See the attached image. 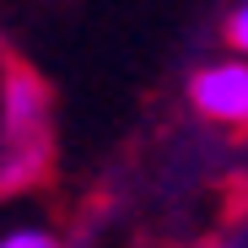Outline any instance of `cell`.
<instances>
[{"label":"cell","instance_id":"1","mask_svg":"<svg viewBox=\"0 0 248 248\" xmlns=\"http://www.w3.org/2000/svg\"><path fill=\"white\" fill-rule=\"evenodd\" d=\"M49 92L32 76L11 70L0 87V189H22L49 162Z\"/></svg>","mask_w":248,"mask_h":248},{"label":"cell","instance_id":"2","mask_svg":"<svg viewBox=\"0 0 248 248\" xmlns=\"http://www.w3.org/2000/svg\"><path fill=\"white\" fill-rule=\"evenodd\" d=\"M189 103H194L200 119L227 124V130H243L248 124V60L243 54L205 60L189 76Z\"/></svg>","mask_w":248,"mask_h":248},{"label":"cell","instance_id":"3","mask_svg":"<svg viewBox=\"0 0 248 248\" xmlns=\"http://www.w3.org/2000/svg\"><path fill=\"white\" fill-rule=\"evenodd\" d=\"M0 248H65V243H60V232L44 227V221H22V227H6V232H0Z\"/></svg>","mask_w":248,"mask_h":248},{"label":"cell","instance_id":"4","mask_svg":"<svg viewBox=\"0 0 248 248\" xmlns=\"http://www.w3.org/2000/svg\"><path fill=\"white\" fill-rule=\"evenodd\" d=\"M227 54L248 60V0H232V11H227Z\"/></svg>","mask_w":248,"mask_h":248},{"label":"cell","instance_id":"5","mask_svg":"<svg viewBox=\"0 0 248 248\" xmlns=\"http://www.w3.org/2000/svg\"><path fill=\"white\" fill-rule=\"evenodd\" d=\"M216 248H243V243H216Z\"/></svg>","mask_w":248,"mask_h":248}]
</instances>
